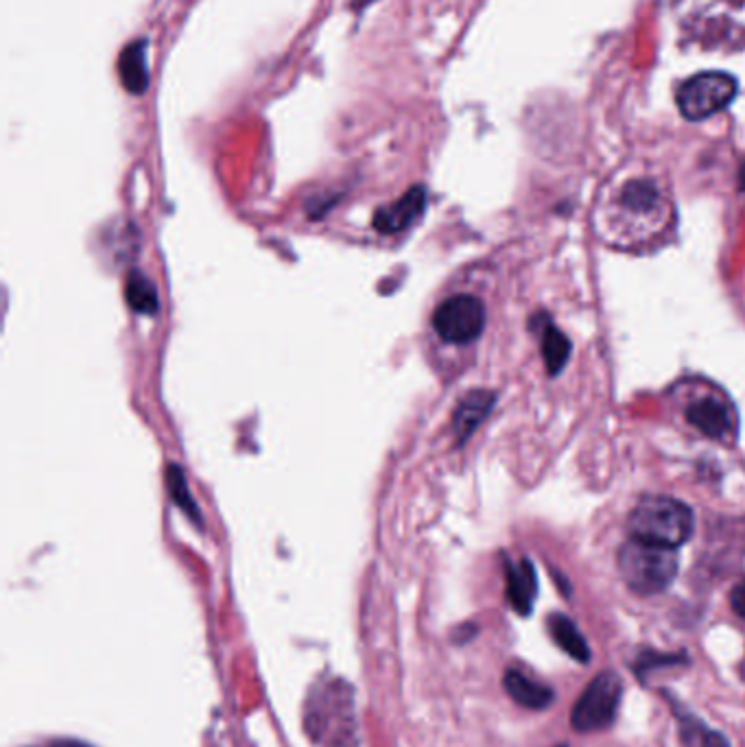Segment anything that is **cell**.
<instances>
[{"mask_svg":"<svg viewBox=\"0 0 745 747\" xmlns=\"http://www.w3.org/2000/svg\"><path fill=\"white\" fill-rule=\"evenodd\" d=\"M629 533L636 540L677 549L695 529L693 509L671 496H642L629 514Z\"/></svg>","mask_w":745,"mask_h":747,"instance_id":"1","label":"cell"},{"mask_svg":"<svg viewBox=\"0 0 745 747\" xmlns=\"http://www.w3.org/2000/svg\"><path fill=\"white\" fill-rule=\"evenodd\" d=\"M618 573L636 594L662 592L677 575L675 549L632 538L618 551Z\"/></svg>","mask_w":745,"mask_h":747,"instance_id":"2","label":"cell"},{"mask_svg":"<svg viewBox=\"0 0 745 747\" xmlns=\"http://www.w3.org/2000/svg\"><path fill=\"white\" fill-rule=\"evenodd\" d=\"M736 93H738V86L732 75L710 71V73H699L686 80L680 86L675 101H677L680 115L686 121L697 123V121H704L723 112L734 101Z\"/></svg>","mask_w":745,"mask_h":747,"instance_id":"3","label":"cell"},{"mask_svg":"<svg viewBox=\"0 0 745 747\" xmlns=\"http://www.w3.org/2000/svg\"><path fill=\"white\" fill-rule=\"evenodd\" d=\"M433 328L444 344L466 346L485 328V306L479 298L459 293L444 300L433 313Z\"/></svg>","mask_w":745,"mask_h":747,"instance_id":"4","label":"cell"},{"mask_svg":"<svg viewBox=\"0 0 745 747\" xmlns=\"http://www.w3.org/2000/svg\"><path fill=\"white\" fill-rule=\"evenodd\" d=\"M621 692L623 686L616 673H599L573 708V727L577 732H597L608 727L616 716Z\"/></svg>","mask_w":745,"mask_h":747,"instance_id":"5","label":"cell"},{"mask_svg":"<svg viewBox=\"0 0 745 747\" xmlns=\"http://www.w3.org/2000/svg\"><path fill=\"white\" fill-rule=\"evenodd\" d=\"M426 208V189L411 186L398 202L374 213V228L381 234H400L418 224Z\"/></svg>","mask_w":745,"mask_h":747,"instance_id":"6","label":"cell"},{"mask_svg":"<svg viewBox=\"0 0 745 747\" xmlns=\"http://www.w3.org/2000/svg\"><path fill=\"white\" fill-rule=\"evenodd\" d=\"M494 402H496V394L488 389H472L459 400L453 413V429L457 435V444H464L483 424V420L492 413Z\"/></svg>","mask_w":745,"mask_h":747,"instance_id":"7","label":"cell"},{"mask_svg":"<svg viewBox=\"0 0 745 747\" xmlns=\"http://www.w3.org/2000/svg\"><path fill=\"white\" fill-rule=\"evenodd\" d=\"M531 328H536L540 335V348H542L546 374L557 376L566 368L570 350H573L568 337L553 324L549 315H542V313L531 317Z\"/></svg>","mask_w":745,"mask_h":747,"instance_id":"8","label":"cell"},{"mask_svg":"<svg viewBox=\"0 0 745 747\" xmlns=\"http://www.w3.org/2000/svg\"><path fill=\"white\" fill-rule=\"evenodd\" d=\"M686 420L699 433H704L706 437H712V439H723L732 429L730 409L714 398H704V400L693 402L686 409Z\"/></svg>","mask_w":745,"mask_h":747,"instance_id":"9","label":"cell"},{"mask_svg":"<svg viewBox=\"0 0 745 747\" xmlns=\"http://www.w3.org/2000/svg\"><path fill=\"white\" fill-rule=\"evenodd\" d=\"M505 573H507V599L520 616H527L533 607L536 592H538L536 568L529 559H520L518 564L507 562Z\"/></svg>","mask_w":745,"mask_h":747,"instance_id":"10","label":"cell"},{"mask_svg":"<svg viewBox=\"0 0 745 747\" xmlns=\"http://www.w3.org/2000/svg\"><path fill=\"white\" fill-rule=\"evenodd\" d=\"M119 77L130 95H145L149 86V62H147V40H136L128 45L119 58Z\"/></svg>","mask_w":745,"mask_h":747,"instance_id":"11","label":"cell"},{"mask_svg":"<svg viewBox=\"0 0 745 747\" xmlns=\"http://www.w3.org/2000/svg\"><path fill=\"white\" fill-rule=\"evenodd\" d=\"M503 686L507 690V695L522 708L529 710H544L551 706L553 701V690L531 677H527L522 671L518 668H509L503 677Z\"/></svg>","mask_w":745,"mask_h":747,"instance_id":"12","label":"cell"},{"mask_svg":"<svg viewBox=\"0 0 745 747\" xmlns=\"http://www.w3.org/2000/svg\"><path fill=\"white\" fill-rule=\"evenodd\" d=\"M549 634L553 636L557 647L564 653H568L570 658H575L577 662L586 664L590 660V647H588L586 638L579 634L577 625L568 616L551 614L549 616Z\"/></svg>","mask_w":745,"mask_h":747,"instance_id":"13","label":"cell"},{"mask_svg":"<svg viewBox=\"0 0 745 747\" xmlns=\"http://www.w3.org/2000/svg\"><path fill=\"white\" fill-rule=\"evenodd\" d=\"M125 300L132 311L141 315H154L160 309V298L154 282L143 272H130L125 280Z\"/></svg>","mask_w":745,"mask_h":747,"instance_id":"14","label":"cell"},{"mask_svg":"<svg viewBox=\"0 0 745 747\" xmlns=\"http://www.w3.org/2000/svg\"><path fill=\"white\" fill-rule=\"evenodd\" d=\"M680 738L684 747H730L728 740L688 712H680Z\"/></svg>","mask_w":745,"mask_h":747,"instance_id":"15","label":"cell"},{"mask_svg":"<svg viewBox=\"0 0 745 747\" xmlns=\"http://www.w3.org/2000/svg\"><path fill=\"white\" fill-rule=\"evenodd\" d=\"M658 189L647 180L629 182L621 193V204L632 213H649L658 206Z\"/></svg>","mask_w":745,"mask_h":747,"instance_id":"16","label":"cell"},{"mask_svg":"<svg viewBox=\"0 0 745 747\" xmlns=\"http://www.w3.org/2000/svg\"><path fill=\"white\" fill-rule=\"evenodd\" d=\"M167 485H169V492H171V498L173 503L191 518L195 520L197 525H202V511L200 507L195 505L193 496H191V490L187 485V479H184V472L180 466H169L167 470Z\"/></svg>","mask_w":745,"mask_h":747,"instance_id":"17","label":"cell"},{"mask_svg":"<svg viewBox=\"0 0 745 747\" xmlns=\"http://www.w3.org/2000/svg\"><path fill=\"white\" fill-rule=\"evenodd\" d=\"M730 605L736 616L745 618V579H741L730 592Z\"/></svg>","mask_w":745,"mask_h":747,"instance_id":"18","label":"cell"},{"mask_svg":"<svg viewBox=\"0 0 745 747\" xmlns=\"http://www.w3.org/2000/svg\"><path fill=\"white\" fill-rule=\"evenodd\" d=\"M53 747H91V745L80 743V740H60V743H56Z\"/></svg>","mask_w":745,"mask_h":747,"instance_id":"19","label":"cell"},{"mask_svg":"<svg viewBox=\"0 0 745 747\" xmlns=\"http://www.w3.org/2000/svg\"><path fill=\"white\" fill-rule=\"evenodd\" d=\"M738 189L745 191V162H743V167H741V171H738Z\"/></svg>","mask_w":745,"mask_h":747,"instance_id":"20","label":"cell"},{"mask_svg":"<svg viewBox=\"0 0 745 747\" xmlns=\"http://www.w3.org/2000/svg\"><path fill=\"white\" fill-rule=\"evenodd\" d=\"M560 747H564V745H560Z\"/></svg>","mask_w":745,"mask_h":747,"instance_id":"21","label":"cell"}]
</instances>
